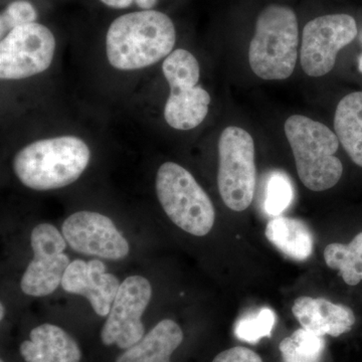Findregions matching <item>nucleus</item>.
<instances>
[{
	"label": "nucleus",
	"instance_id": "cd10ccee",
	"mask_svg": "<svg viewBox=\"0 0 362 362\" xmlns=\"http://www.w3.org/2000/svg\"><path fill=\"white\" fill-rule=\"evenodd\" d=\"M357 70H358L359 73L362 75V51L361 54H359L358 58H357Z\"/></svg>",
	"mask_w": 362,
	"mask_h": 362
},
{
	"label": "nucleus",
	"instance_id": "423d86ee",
	"mask_svg": "<svg viewBox=\"0 0 362 362\" xmlns=\"http://www.w3.org/2000/svg\"><path fill=\"white\" fill-rule=\"evenodd\" d=\"M256 181V149L252 135L237 126L226 127L218 140L221 199L233 211H246L254 199Z\"/></svg>",
	"mask_w": 362,
	"mask_h": 362
},
{
	"label": "nucleus",
	"instance_id": "1a4fd4ad",
	"mask_svg": "<svg viewBox=\"0 0 362 362\" xmlns=\"http://www.w3.org/2000/svg\"><path fill=\"white\" fill-rule=\"evenodd\" d=\"M30 246L33 259L21 278V291L28 296H47L58 289L70 266L66 240L56 226L40 223L33 230Z\"/></svg>",
	"mask_w": 362,
	"mask_h": 362
},
{
	"label": "nucleus",
	"instance_id": "393cba45",
	"mask_svg": "<svg viewBox=\"0 0 362 362\" xmlns=\"http://www.w3.org/2000/svg\"><path fill=\"white\" fill-rule=\"evenodd\" d=\"M213 362H263V359L247 347L237 346L221 352Z\"/></svg>",
	"mask_w": 362,
	"mask_h": 362
},
{
	"label": "nucleus",
	"instance_id": "7c9ffc66",
	"mask_svg": "<svg viewBox=\"0 0 362 362\" xmlns=\"http://www.w3.org/2000/svg\"><path fill=\"white\" fill-rule=\"evenodd\" d=\"M0 362H4V361H0Z\"/></svg>",
	"mask_w": 362,
	"mask_h": 362
},
{
	"label": "nucleus",
	"instance_id": "f257e3e1",
	"mask_svg": "<svg viewBox=\"0 0 362 362\" xmlns=\"http://www.w3.org/2000/svg\"><path fill=\"white\" fill-rule=\"evenodd\" d=\"M175 40L173 21L160 11L124 14L107 33V58L118 70L146 68L170 54Z\"/></svg>",
	"mask_w": 362,
	"mask_h": 362
},
{
	"label": "nucleus",
	"instance_id": "4be33fe9",
	"mask_svg": "<svg viewBox=\"0 0 362 362\" xmlns=\"http://www.w3.org/2000/svg\"><path fill=\"white\" fill-rule=\"evenodd\" d=\"M276 323V315L270 308H263L256 314L243 317L235 325V333L242 341L259 342L262 338L271 337Z\"/></svg>",
	"mask_w": 362,
	"mask_h": 362
},
{
	"label": "nucleus",
	"instance_id": "dca6fc26",
	"mask_svg": "<svg viewBox=\"0 0 362 362\" xmlns=\"http://www.w3.org/2000/svg\"><path fill=\"white\" fill-rule=\"evenodd\" d=\"M182 341L180 326L170 319H165L139 342L126 349L116 362H171V354Z\"/></svg>",
	"mask_w": 362,
	"mask_h": 362
},
{
	"label": "nucleus",
	"instance_id": "2eb2a0df",
	"mask_svg": "<svg viewBox=\"0 0 362 362\" xmlns=\"http://www.w3.org/2000/svg\"><path fill=\"white\" fill-rule=\"evenodd\" d=\"M211 95L201 86L171 88L164 118L176 130H192L201 125L209 113Z\"/></svg>",
	"mask_w": 362,
	"mask_h": 362
},
{
	"label": "nucleus",
	"instance_id": "bb28decb",
	"mask_svg": "<svg viewBox=\"0 0 362 362\" xmlns=\"http://www.w3.org/2000/svg\"><path fill=\"white\" fill-rule=\"evenodd\" d=\"M136 4L144 11H151L152 7L156 6L157 0H134Z\"/></svg>",
	"mask_w": 362,
	"mask_h": 362
},
{
	"label": "nucleus",
	"instance_id": "a878e982",
	"mask_svg": "<svg viewBox=\"0 0 362 362\" xmlns=\"http://www.w3.org/2000/svg\"><path fill=\"white\" fill-rule=\"evenodd\" d=\"M101 1L112 8L122 9L129 7L134 0H101Z\"/></svg>",
	"mask_w": 362,
	"mask_h": 362
},
{
	"label": "nucleus",
	"instance_id": "4468645a",
	"mask_svg": "<svg viewBox=\"0 0 362 362\" xmlns=\"http://www.w3.org/2000/svg\"><path fill=\"white\" fill-rule=\"evenodd\" d=\"M20 351L26 362H80L82 358L76 340L63 328L49 323L33 328Z\"/></svg>",
	"mask_w": 362,
	"mask_h": 362
},
{
	"label": "nucleus",
	"instance_id": "9b49d317",
	"mask_svg": "<svg viewBox=\"0 0 362 362\" xmlns=\"http://www.w3.org/2000/svg\"><path fill=\"white\" fill-rule=\"evenodd\" d=\"M62 233L66 244L80 254L119 261L129 255L130 247L108 216L95 211H78L69 216Z\"/></svg>",
	"mask_w": 362,
	"mask_h": 362
},
{
	"label": "nucleus",
	"instance_id": "c85d7f7f",
	"mask_svg": "<svg viewBox=\"0 0 362 362\" xmlns=\"http://www.w3.org/2000/svg\"><path fill=\"white\" fill-rule=\"evenodd\" d=\"M4 315H6V308H4V304H0V319L4 320Z\"/></svg>",
	"mask_w": 362,
	"mask_h": 362
},
{
	"label": "nucleus",
	"instance_id": "6ab92c4d",
	"mask_svg": "<svg viewBox=\"0 0 362 362\" xmlns=\"http://www.w3.org/2000/svg\"><path fill=\"white\" fill-rule=\"evenodd\" d=\"M326 265L339 272L340 277L349 286L362 282V232L357 233L349 244L333 243L324 250Z\"/></svg>",
	"mask_w": 362,
	"mask_h": 362
},
{
	"label": "nucleus",
	"instance_id": "20e7f679",
	"mask_svg": "<svg viewBox=\"0 0 362 362\" xmlns=\"http://www.w3.org/2000/svg\"><path fill=\"white\" fill-rule=\"evenodd\" d=\"M299 25L290 7L271 4L257 18L250 44L249 64L252 73L267 81L287 80L296 68Z\"/></svg>",
	"mask_w": 362,
	"mask_h": 362
},
{
	"label": "nucleus",
	"instance_id": "c756f323",
	"mask_svg": "<svg viewBox=\"0 0 362 362\" xmlns=\"http://www.w3.org/2000/svg\"><path fill=\"white\" fill-rule=\"evenodd\" d=\"M359 39H361V44L362 45V30H361V35H359Z\"/></svg>",
	"mask_w": 362,
	"mask_h": 362
},
{
	"label": "nucleus",
	"instance_id": "aec40b11",
	"mask_svg": "<svg viewBox=\"0 0 362 362\" xmlns=\"http://www.w3.org/2000/svg\"><path fill=\"white\" fill-rule=\"evenodd\" d=\"M283 362H321L325 340L322 337L300 328L279 345Z\"/></svg>",
	"mask_w": 362,
	"mask_h": 362
},
{
	"label": "nucleus",
	"instance_id": "6e6552de",
	"mask_svg": "<svg viewBox=\"0 0 362 362\" xmlns=\"http://www.w3.org/2000/svg\"><path fill=\"white\" fill-rule=\"evenodd\" d=\"M56 40L47 26L33 23L18 26L0 42V78L21 80L47 71Z\"/></svg>",
	"mask_w": 362,
	"mask_h": 362
},
{
	"label": "nucleus",
	"instance_id": "412c9836",
	"mask_svg": "<svg viewBox=\"0 0 362 362\" xmlns=\"http://www.w3.org/2000/svg\"><path fill=\"white\" fill-rule=\"evenodd\" d=\"M164 77L169 87H195L201 78V69L192 52L175 49L168 54L162 65Z\"/></svg>",
	"mask_w": 362,
	"mask_h": 362
},
{
	"label": "nucleus",
	"instance_id": "f3484780",
	"mask_svg": "<svg viewBox=\"0 0 362 362\" xmlns=\"http://www.w3.org/2000/svg\"><path fill=\"white\" fill-rule=\"evenodd\" d=\"M333 125L347 156L362 168V90L341 98L335 109Z\"/></svg>",
	"mask_w": 362,
	"mask_h": 362
},
{
	"label": "nucleus",
	"instance_id": "a211bd4d",
	"mask_svg": "<svg viewBox=\"0 0 362 362\" xmlns=\"http://www.w3.org/2000/svg\"><path fill=\"white\" fill-rule=\"evenodd\" d=\"M265 235L279 251L295 261H305L313 252L311 230L306 223L296 218H273L266 226Z\"/></svg>",
	"mask_w": 362,
	"mask_h": 362
},
{
	"label": "nucleus",
	"instance_id": "ddd939ff",
	"mask_svg": "<svg viewBox=\"0 0 362 362\" xmlns=\"http://www.w3.org/2000/svg\"><path fill=\"white\" fill-rule=\"evenodd\" d=\"M292 312L302 328L322 337L345 334L356 321L354 312L346 305L334 304L324 298H297Z\"/></svg>",
	"mask_w": 362,
	"mask_h": 362
},
{
	"label": "nucleus",
	"instance_id": "b1692460",
	"mask_svg": "<svg viewBox=\"0 0 362 362\" xmlns=\"http://www.w3.org/2000/svg\"><path fill=\"white\" fill-rule=\"evenodd\" d=\"M37 18V11L26 0H18L9 4L0 16V35L2 39L4 35L16 28L35 23Z\"/></svg>",
	"mask_w": 362,
	"mask_h": 362
},
{
	"label": "nucleus",
	"instance_id": "f8f14e48",
	"mask_svg": "<svg viewBox=\"0 0 362 362\" xmlns=\"http://www.w3.org/2000/svg\"><path fill=\"white\" fill-rule=\"evenodd\" d=\"M61 285L66 292L87 298L97 315L105 317L110 313L121 283L115 275L107 273L100 259H75L66 269Z\"/></svg>",
	"mask_w": 362,
	"mask_h": 362
},
{
	"label": "nucleus",
	"instance_id": "39448f33",
	"mask_svg": "<svg viewBox=\"0 0 362 362\" xmlns=\"http://www.w3.org/2000/svg\"><path fill=\"white\" fill-rule=\"evenodd\" d=\"M156 194L163 211L181 230L195 237L211 232L216 221L213 202L187 169L175 162L162 164Z\"/></svg>",
	"mask_w": 362,
	"mask_h": 362
},
{
	"label": "nucleus",
	"instance_id": "5701e85b",
	"mask_svg": "<svg viewBox=\"0 0 362 362\" xmlns=\"http://www.w3.org/2000/svg\"><path fill=\"white\" fill-rule=\"evenodd\" d=\"M294 197L292 182L288 175L275 171L269 177L264 207L267 213L279 216L289 207Z\"/></svg>",
	"mask_w": 362,
	"mask_h": 362
},
{
	"label": "nucleus",
	"instance_id": "7ed1b4c3",
	"mask_svg": "<svg viewBox=\"0 0 362 362\" xmlns=\"http://www.w3.org/2000/svg\"><path fill=\"white\" fill-rule=\"evenodd\" d=\"M284 130L305 187L316 192L334 187L343 175L342 162L337 156L340 146L337 133L303 115L290 116Z\"/></svg>",
	"mask_w": 362,
	"mask_h": 362
},
{
	"label": "nucleus",
	"instance_id": "f03ea898",
	"mask_svg": "<svg viewBox=\"0 0 362 362\" xmlns=\"http://www.w3.org/2000/svg\"><path fill=\"white\" fill-rule=\"evenodd\" d=\"M89 147L74 136L39 140L21 149L13 162L14 173L33 190L58 189L78 180L89 164Z\"/></svg>",
	"mask_w": 362,
	"mask_h": 362
},
{
	"label": "nucleus",
	"instance_id": "0eeeda50",
	"mask_svg": "<svg viewBox=\"0 0 362 362\" xmlns=\"http://www.w3.org/2000/svg\"><path fill=\"white\" fill-rule=\"evenodd\" d=\"M358 35L354 16L346 13L319 16L305 25L300 49V63L307 76L327 75L337 64L341 49Z\"/></svg>",
	"mask_w": 362,
	"mask_h": 362
},
{
	"label": "nucleus",
	"instance_id": "9d476101",
	"mask_svg": "<svg viewBox=\"0 0 362 362\" xmlns=\"http://www.w3.org/2000/svg\"><path fill=\"white\" fill-rule=\"evenodd\" d=\"M151 296V285L142 276H130L121 283L101 330L104 345L115 344L119 349L126 350L144 337L141 318Z\"/></svg>",
	"mask_w": 362,
	"mask_h": 362
}]
</instances>
